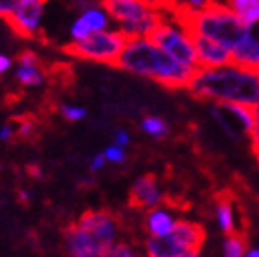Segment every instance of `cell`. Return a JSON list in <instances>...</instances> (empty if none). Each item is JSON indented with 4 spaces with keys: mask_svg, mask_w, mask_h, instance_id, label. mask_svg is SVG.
<instances>
[{
    "mask_svg": "<svg viewBox=\"0 0 259 257\" xmlns=\"http://www.w3.org/2000/svg\"><path fill=\"white\" fill-rule=\"evenodd\" d=\"M188 92L208 103L254 107L259 101V72L235 61L219 66H199L188 83Z\"/></svg>",
    "mask_w": 259,
    "mask_h": 257,
    "instance_id": "obj_1",
    "label": "cell"
},
{
    "mask_svg": "<svg viewBox=\"0 0 259 257\" xmlns=\"http://www.w3.org/2000/svg\"><path fill=\"white\" fill-rule=\"evenodd\" d=\"M116 66L131 75L145 77L165 89H188L195 70L171 57L153 37H127Z\"/></svg>",
    "mask_w": 259,
    "mask_h": 257,
    "instance_id": "obj_2",
    "label": "cell"
},
{
    "mask_svg": "<svg viewBox=\"0 0 259 257\" xmlns=\"http://www.w3.org/2000/svg\"><path fill=\"white\" fill-rule=\"evenodd\" d=\"M121 221L109 209H87L63 232V248L72 257H107L121 239Z\"/></svg>",
    "mask_w": 259,
    "mask_h": 257,
    "instance_id": "obj_3",
    "label": "cell"
},
{
    "mask_svg": "<svg viewBox=\"0 0 259 257\" xmlns=\"http://www.w3.org/2000/svg\"><path fill=\"white\" fill-rule=\"evenodd\" d=\"M180 17L184 19L193 35H202V37L213 39L221 45L228 46L230 50H234L239 45L248 30V26L244 24L234 11L228 10L221 0H213L211 4H208L204 10L197 11V13Z\"/></svg>",
    "mask_w": 259,
    "mask_h": 257,
    "instance_id": "obj_4",
    "label": "cell"
},
{
    "mask_svg": "<svg viewBox=\"0 0 259 257\" xmlns=\"http://www.w3.org/2000/svg\"><path fill=\"white\" fill-rule=\"evenodd\" d=\"M206 232L202 224L179 219L173 232L162 237H149L144 241V252L149 257H197L204 244Z\"/></svg>",
    "mask_w": 259,
    "mask_h": 257,
    "instance_id": "obj_5",
    "label": "cell"
},
{
    "mask_svg": "<svg viewBox=\"0 0 259 257\" xmlns=\"http://www.w3.org/2000/svg\"><path fill=\"white\" fill-rule=\"evenodd\" d=\"M101 4L125 37H149L167 13L142 0H101Z\"/></svg>",
    "mask_w": 259,
    "mask_h": 257,
    "instance_id": "obj_6",
    "label": "cell"
},
{
    "mask_svg": "<svg viewBox=\"0 0 259 257\" xmlns=\"http://www.w3.org/2000/svg\"><path fill=\"white\" fill-rule=\"evenodd\" d=\"M151 37L160 48L167 52L179 63H182L191 70L199 68L195 37L179 13L167 11L162 22L156 26V30L151 33Z\"/></svg>",
    "mask_w": 259,
    "mask_h": 257,
    "instance_id": "obj_7",
    "label": "cell"
},
{
    "mask_svg": "<svg viewBox=\"0 0 259 257\" xmlns=\"http://www.w3.org/2000/svg\"><path fill=\"white\" fill-rule=\"evenodd\" d=\"M125 37L120 28L110 26L107 30L94 31L87 39L77 42H68L65 46V52L72 57H77L81 61H92V63L116 64L120 57L121 50L125 46Z\"/></svg>",
    "mask_w": 259,
    "mask_h": 257,
    "instance_id": "obj_8",
    "label": "cell"
},
{
    "mask_svg": "<svg viewBox=\"0 0 259 257\" xmlns=\"http://www.w3.org/2000/svg\"><path fill=\"white\" fill-rule=\"evenodd\" d=\"M209 114L228 138L235 142L250 138L254 128V107L239 103H209Z\"/></svg>",
    "mask_w": 259,
    "mask_h": 257,
    "instance_id": "obj_9",
    "label": "cell"
},
{
    "mask_svg": "<svg viewBox=\"0 0 259 257\" xmlns=\"http://www.w3.org/2000/svg\"><path fill=\"white\" fill-rule=\"evenodd\" d=\"M48 0H20V4L8 17V24L17 35L33 39L42 30Z\"/></svg>",
    "mask_w": 259,
    "mask_h": 257,
    "instance_id": "obj_10",
    "label": "cell"
},
{
    "mask_svg": "<svg viewBox=\"0 0 259 257\" xmlns=\"http://www.w3.org/2000/svg\"><path fill=\"white\" fill-rule=\"evenodd\" d=\"M129 200L136 209H147L165 202V191L155 175H142L133 182Z\"/></svg>",
    "mask_w": 259,
    "mask_h": 257,
    "instance_id": "obj_11",
    "label": "cell"
},
{
    "mask_svg": "<svg viewBox=\"0 0 259 257\" xmlns=\"http://www.w3.org/2000/svg\"><path fill=\"white\" fill-rule=\"evenodd\" d=\"M13 77L22 89H39L46 81V70L35 52L24 50L15 59Z\"/></svg>",
    "mask_w": 259,
    "mask_h": 257,
    "instance_id": "obj_12",
    "label": "cell"
},
{
    "mask_svg": "<svg viewBox=\"0 0 259 257\" xmlns=\"http://www.w3.org/2000/svg\"><path fill=\"white\" fill-rule=\"evenodd\" d=\"M179 219L180 217L177 215V211H173L164 202L145 211L142 226H144L145 235H149V237H162V235H167V233L173 232V228L177 226Z\"/></svg>",
    "mask_w": 259,
    "mask_h": 257,
    "instance_id": "obj_13",
    "label": "cell"
},
{
    "mask_svg": "<svg viewBox=\"0 0 259 257\" xmlns=\"http://www.w3.org/2000/svg\"><path fill=\"white\" fill-rule=\"evenodd\" d=\"M195 37V50H197V61L199 66H219L232 61V50L228 46L221 45L217 40L193 35Z\"/></svg>",
    "mask_w": 259,
    "mask_h": 257,
    "instance_id": "obj_14",
    "label": "cell"
},
{
    "mask_svg": "<svg viewBox=\"0 0 259 257\" xmlns=\"http://www.w3.org/2000/svg\"><path fill=\"white\" fill-rule=\"evenodd\" d=\"M232 61L252 68L259 66V22L248 26L243 40L232 50Z\"/></svg>",
    "mask_w": 259,
    "mask_h": 257,
    "instance_id": "obj_15",
    "label": "cell"
},
{
    "mask_svg": "<svg viewBox=\"0 0 259 257\" xmlns=\"http://www.w3.org/2000/svg\"><path fill=\"white\" fill-rule=\"evenodd\" d=\"M213 219L223 235L241 232L239 219H237V209H235L234 200L230 197H219L213 204Z\"/></svg>",
    "mask_w": 259,
    "mask_h": 257,
    "instance_id": "obj_16",
    "label": "cell"
},
{
    "mask_svg": "<svg viewBox=\"0 0 259 257\" xmlns=\"http://www.w3.org/2000/svg\"><path fill=\"white\" fill-rule=\"evenodd\" d=\"M221 2L234 11L246 26L259 22V0H221Z\"/></svg>",
    "mask_w": 259,
    "mask_h": 257,
    "instance_id": "obj_17",
    "label": "cell"
},
{
    "mask_svg": "<svg viewBox=\"0 0 259 257\" xmlns=\"http://www.w3.org/2000/svg\"><path fill=\"white\" fill-rule=\"evenodd\" d=\"M140 131L145 136H149L151 140H164L169 134V125H167V121L162 116L147 114L140 121Z\"/></svg>",
    "mask_w": 259,
    "mask_h": 257,
    "instance_id": "obj_18",
    "label": "cell"
},
{
    "mask_svg": "<svg viewBox=\"0 0 259 257\" xmlns=\"http://www.w3.org/2000/svg\"><path fill=\"white\" fill-rule=\"evenodd\" d=\"M246 248H248V242L244 235L241 232H235L225 235L223 244H221V252L225 257H244Z\"/></svg>",
    "mask_w": 259,
    "mask_h": 257,
    "instance_id": "obj_19",
    "label": "cell"
},
{
    "mask_svg": "<svg viewBox=\"0 0 259 257\" xmlns=\"http://www.w3.org/2000/svg\"><path fill=\"white\" fill-rule=\"evenodd\" d=\"M59 114L65 121L77 123V121H83V119L89 116V110H87V107L77 105V103H61L59 105Z\"/></svg>",
    "mask_w": 259,
    "mask_h": 257,
    "instance_id": "obj_20",
    "label": "cell"
},
{
    "mask_svg": "<svg viewBox=\"0 0 259 257\" xmlns=\"http://www.w3.org/2000/svg\"><path fill=\"white\" fill-rule=\"evenodd\" d=\"M213 0H173V8L171 11H177L180 15H190L197 11L204 10L206 6L211 4Z\"/></svg>",
    "mask_w": 259,
    "mask_h": 257,
    "instance_id": "obj_21",
    "label": "cell"
},
{
    "mask_svg": "<svg viewBox=\"0 0 259 257\" xmlns=\"http://www.w3.org/2000/svg\"><path fill=\"white\" fill-rule=\"evenodd\" d=\"M103 154H105L107 163H110V165H121V163L127 160V149L120 147V145H116V144L107 145Z\"/></svg>",
    "mask_w": 259,
    "mask_h": 257,
    "instance_id": "obj_22",
    "label": "cell"
},
{
    "mask_svg": "<svg viewBox=\"0 0 259 257\" xmlns=\"http://www.w3.org/2000/svg\"><path fill=\"white\" fill-rule=\"evenodd\" d=\"M138 248L135 246V244H131V242L127 241H118L114 244V246L110 248L109 253H107V257H136L138 255Z\"/></svg>",
    "mask_w": 259,
    "mask_h": 257,
    "instance_id": "obj_23",
    "label": "cell"
},
{
    "mask_svg": "<svg viewBox=\"0 0 259 257\" xmlns=\"http://www.w3.org/2000/svg\"><path fill=\"white\" fill-rule=\"evenodd\" d=\"M248 144L255 160L259 162V101L254 105V128H252V134L248 138Z\"/></svg>",
    "mask_w": 259,
    "mask_h": 257,
    "instance_id": "obj_24",
    "label": "cell"
},
{
    "mask_svg": "<svg viewBox=\"0 0 259 257\" xmlns=\"http://www.w3.org/2000/svg\"><path fill=\"white\" fill-rule=\"evenodd\" d=\"M17 138L28 140L35 134V121L31 118H20L17 119Z\"/></svg>",
    "mask_w": 259,
    "mask_h": 257,
    "instance_id": "obj_25",
    "label": "cell"
},
{
    "mask_svg": "<svg viewBox=\"0 0 259 257\" xmlns=\"http://www.w3.org/2000/svg\"><path fill=\"white\" fill-rule=\"evenodd\" d=\"M105 165H107V160H105L103 151H101V153H94L90 156V160H89L90 173H100L101 169H105Z\"/></svg>",
    "mask_w": 259,
    "mask_h": 257,
    "instance_id": "obj_26",
    "label": "cell"
},
{
    "mask_svg": "<svg viewBox=\"0 0 259 257\" xmlns=\"http://www.w3.org/2000/svg\"><path fill=\"white\" fill-rule=\"evenodd\" d=\"M17 138V127L15 123H2L0 125V142L8 144L11 140Z\"/></svg>",
    "mask_w": 259,
    "mask_h": 257,
    "instance_id": "obj_27",
    "label": "cell"
},
{
    "mask_svg": "<svg viewBox=\"0 0 259 257\" xmlns=\"http://www.w3.org/2000/svg\"><path fill=\"white\" fill-rule=\"evenodd\" d=\"M112 144L127 149L131 145V133L129 131H125V128H116L114 136H112Z\"/></svg>",
    "mask_w": 259,
    "mask_h": 257,
    "instance_id": "obj_28",
    "label": "cell"
},
{
    "mask_svg": "<svg viewBox=\"0 0 259 257\" xmlns=\"http://www.w3.org/2000/svg\"><path fill=\"white\" fill-rule=\"evenodd\" d=\"M20 4V0H0V19H8L10 13Z\"/></svg>",
    "mask_w": 259,
    "mask_h": 257,
    "instance_id": "obj_29",
    "label": "cell"
},
{
    "mask_svg": "<svg viewBox=\"0 0 259 257\" xmlns=\"http://www.w3.org/2000/svg\"><path fill=\"white\" fill-rule=\"evenodd\" d=\"M13 66H15V61L11 59L10 55L0 54V77L6 74H10L11 70H13Z\"/></svg>",
    "mask_w": 259,
    "mask_h": 257,
    "instance_id": "obj_30",
    "label": "cell"
},
{
    "mask_svg": "<svg viewBox=\"0 0 259 257\" xmlns=\"http://www.w3.org/2000/svg\"><path fill=\"white\" fill-rule=\"evenodd\" d=\"M142 2L160 11H171V8H173V0H142Z\"/></svg>",
    "mask_w": 259,
    "mask_h": 257,
    "instance_id": "obj_31",
    "label": "cell"
},
{
    "mask_svg": "<svg viewBox=\"0 0 259 257\" xmlns=\"http://www.w3.org/2000/svg\"><path fill=\"white\" fill-rule=\"evenodd\" d=\"M101 4V0H72V6H74L77 11H83L87 8H92V6Z\"/></svg>",
    "mask_w": 259,
    "mask_h": 257,
    "instance_id": "obj_32",
    "label": "cell"
},
{
    "mask_svg": "<svg viewBox=\"0 0 259 257\" xmlns=\"http://www.w3.org/2000/svg\"><path fill=\"white\" fill-rule=\"evenodd\" d=\"M244 257H259V248L257 246H252V248H246V253Z\"/></svg>",
    "mask_w": 259,
    "mask_h": 257,
    "instance_id": "obj_33",
    "label": "cell"
},
{
    "mask_svg": "<svg viewBox=\"0 0 259 257\" xmlns=\"http://www.w3.org/2000/svg\"><path fill=\"white\" fill-rule=\"evenodd\" d=\"M257 72H259V66H257Z\"/></svg>",
    "mask_w": 259,
    "mask_h": 257,
    "instance_id": "obj_34",
    "label": "cell"
}]
</instances>
